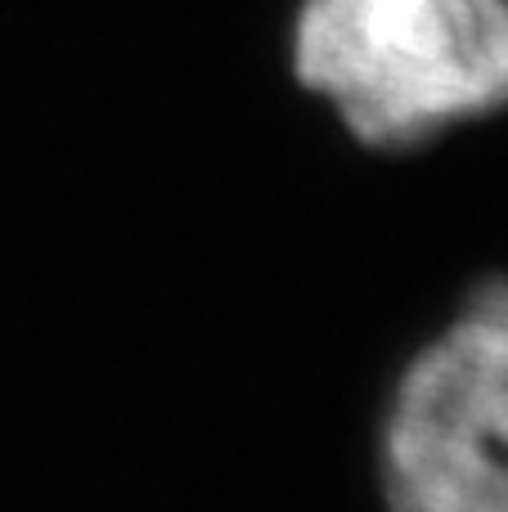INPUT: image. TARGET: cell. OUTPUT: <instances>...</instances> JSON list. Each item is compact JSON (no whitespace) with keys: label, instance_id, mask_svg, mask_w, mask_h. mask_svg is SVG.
<instances>
[{"label":"cell","instance_id":"1","mask_svg":"<svg viewBox=\"0 0 508 512\" xmlns=\"http://www.w3.org/2000/svg\"><path fill=\"white\" fill-rule=\"evenodd\" d=\"M293 72L360 144L410 149L508 108V0H302Z\"/></svg>","mask_w":508,"mask_h":512},{"label":"cell","instance_id":"2","mask_svg":"<svg viewBox=\"0 0 508 512\" xmlns=\"http://www.w3.org/2000/svg\"><path fill=\"white\" fill-rule=\"evenodd\" d=\"M383 490L392 512H508V279L477 288L396 382Z\"/></svg>","mask_w":508,"mask_h":512}]
</instances>
